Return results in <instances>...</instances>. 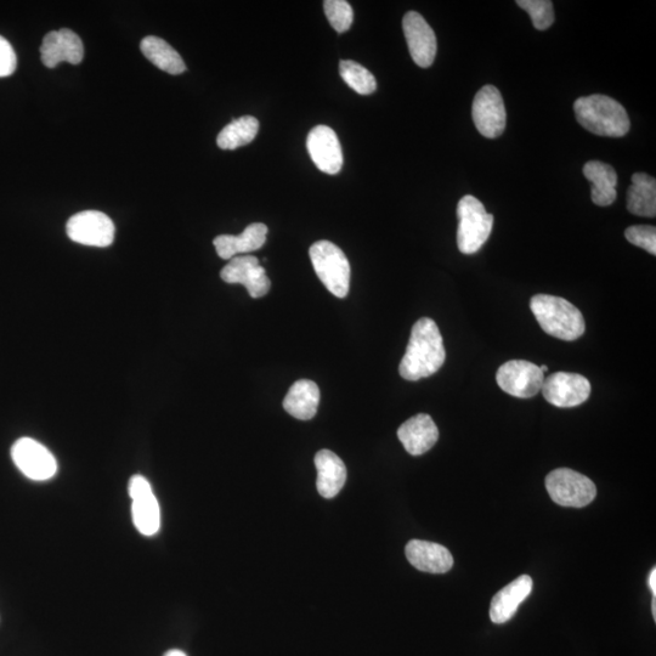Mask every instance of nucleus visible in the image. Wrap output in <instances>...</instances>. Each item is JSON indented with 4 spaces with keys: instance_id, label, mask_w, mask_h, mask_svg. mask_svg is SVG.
Listing matches in <instances>:
<instances>
[{
    "instance_id": "nucleus-1",
    "label": "nucleus",
    "mask_w": 656,
    "mask_h": 656,
    "mask_svg": "<svg viewBox=\"0 0 656 656\" xmlns=\"http://www.w3.org/2000/svg\"><path fill=\"white\" fill-rule=\"evenodd\" d=\"M446 352L443 337L435 321L422 318L412 327L406 353L399 366L400 376L415 382L434 375L444 365Z\"/></svg>"
},
{
    "instance_id": "nucleus-2",
    "label": "nucleus",
    "mask_w": 656,
    "mask_h": 656,
    "mask_svg": "<svg viewBox=\"0 0 656 656\" xmlns=\"http://www.w3.org/2000/svg\"><path fill=\"white\" fill-rule=\"evenodd\" d=\"M576 120L582 127L601 137L621 138L630 130L625 107L607 95L582 96L575 101Z\"/></svg>"
},
{
    "instance_id": "nucleus-3",
    "label": "nucleus",
    "mask_w": 656,
    "mask_h": 656,
    "mask_svg": "<svg viewBox=\"0 0 656 656\" xmlns=\"http://www.w3.org/2000/svg\"><path fill=\"white\" fill-rule=\"evenodd\" d=\"M530 308L547 335L571 342L585 333L584 315L567 299L537 294L531 298Z\"/></svg>"
},
{
    "instance_id": "nucleus-4",
    "label": "nucleus",
    "mask_w": 656,
    "mask_h": 656,
    "mask_svg": "<svg viewBox=\"0 0 656 656\" xmlns=\"http://www.w3.org/2000/svg\"><path fill=\"white\" fill-rule=\"evenodd\" d=\"M457 246L463 254L477 253L489 240L494 217L486 212L482 202L474 196L462 197L457 206Z\"/></svg>"
},
{
    "instance_id": "nucleus-5",
    "label": "nucleus",
    "mask_w": 656,
    "mask_h": 656,
    "mask_svg": "<svg viewBox=\"0 0 656 656\" xmlns=\"http://www.w3.org/2000/svg\"><path fill=\"white\" fill-rule=\"evenodd\" d=\"M310 259L316 275L333 296L346 298L350 287V264L344 252L330 241L315 242Z\"/></svg>"
},
{
    "instance_id": "nucleus-6",
    "label": "nucleus",
    "mask_w": 656,
    "mask_h": 656,
    "mask_svg": "<svg viewBox=\"0 0 656 656\" xmlns=\"http://www.w3.org/2000/svg\"><path fill=\"white\" fill-rule=\"evenodd\" d=\"M552 501L563 507L582 508L596 499L597 489L590 478L569 468H559L546 478Z\"/></svg>"
},
{
    "instance_id": "nucleus-7",
    "label": "nucleus",
    "mask_w": 656,
    "mask_h": 656,
    "mask_svg": "<svg viewBox=\"0 0 656 656\" xmlns=\"http://www.w3.org/2000/svg\"><path fill=\"white\" fill-rule=\"evenodd\" d=\"M545 373L527 360H511L497 371L496 381L503 392L520 399H529L541 392Z\"/></svg>"
},
{
    "instance_id": "nucleus-8",
    "label": "nucleus",
    "mask_w": 656,
    "mask_h": 656,
    "mask_svg": "<svg viewBox=\"0 0 656 656\" xmlns=\"http://www.w3.org/2000/svg\"><path fill=\"white\" fill-rule=\"evenodd\" d=\"M128 491L132 500L135 528L141 535H156L161 528V508L149 480L143 475H134L130 479Z\"/></svg>"
},
{
    "instance_id": "nucleus-9",
    "label": "nucleus",
    "mask_w": 656,
    "mask_h": 656,
    "mask_svg": "<svg viewBox=\"0 0 656 656\" xmlns=\"http://www.w3.org/2000/svg\"><path fill=\"white\" fill-rule=\"evenodd\" d=\"M15 466L28 479L45 482L58 472V462L44 445L31 438H21L11 448Z\"/></svg>"
},
{
    "instance_id": "nucleus-10",
    "label": "nucleus",
    "mask_w": 656,
    "mask_h": 656,
    "mask_svg": "<svg viewBox=\"0 0 656 656\" xmlns=\"http://www.w3.org/2000/svg\"><path fill=\"white\" fill-rule=\"evenodd\" d=\"M475 128L483 137L496 139L505 132L507 113L500 90L485 86L475 95L472 107Z\"/></svg>"
},
{
    "instance_id": "nucleus-11",
    "label": "nucleus",
    "mask_w": 656,
    "mask_h": 656,
    "mask_svg": "<svg viewBox=\"0 0 656 656\" xmlns=\"http://www.w3.org/2000/svg\"><path fill=\"white\" fill-rule=\"evenodd\" d=\"M66 231L73 242L84 246L109 247L115 240V224L98 211L75 214L67 222Z\"/></svg>"
},
{
    "instance_id": "nucleus-12",
    "label": "nucleus",
    "mask_w": 656,
    "mask_h": 656,
    "mask_svg": "<svg viewBox=\"0 0 656 656\" xmlns=\"http://www.w3.org/2000/svg\"><path fill=\"white\" fill-rule=\"evenodd\" d=\"M548 403L557 407H575L590 398L591 384L578 373L557 372L545 378L541 388Z\"/></svg>"
},
{
    "instance_id": "nucleus-13",
    "label": "nucleus",
    "mask_w": 656,
    "mask_h": 656,
    "mask_svg": "<svg viewBox=\"0 0 656 656\" xmlns=\"http://www.w3.org/2000/svg\"><path fill=\"white\" fill-rule=\"evenodd\" d=\"M403 30L412 60L422 69L433 65L437 55V37L421 14L410 11L404 16Z\"/></svg>"
},
{
    "instance_id": "nucleus-14",
    "label": "nucleus",
    "mask_w": 656,
    "mask_h": 656,
    "mask_svg": "<svg viewBox=\"0 0 656 656\" xmlns=\"http://www.w3.org/2000/svg\"><path fill=\"white\" fill-rule=\"evenodd\" d=\"M223 281L228 284H241L247 288L252 298H262L271 287L267 271L253 256L235 257L226 264L222 273Z\"/></svg>"
},
{
    "instance_id": "nucleus-15",
    "label": "nucleus",
    "mask_w": 656,
    "mask_h": 656,
    "mask_svg": "<svg viewBox=\"0 0 656 656\" xmlns=\"http://www.w3.org/2000/svg\"><path fill=\"white\" fill-rule=\"evenodd\" d=\"M311 160L319 171L335 175L343 167V152L335 130L327 126L311 129L307 140Z\"/></svg>"
},
{
    "instance_id": "nucleus-16",
    "label": "nucleus",
    "mask_w": 656,
    "mask_h": 656,
    "mask_svg": "<svg viewBox=\"0 0 656 656\" xmlns=\"http://www.w3.org/2000/svg\"><path fill=\"white\" fill-rule=\"evenodd\" d=\"M41 58L49 69H54L62 61L70 62L72 65L81 64L84 59L82 39L67 28L49 32L43 39Z\"/></svg>"
},
{
    "instance_id": "nucleus-17",
    "label": "nucleus",
    "mask_w": 656,
    "mask_h": 656,
    "mask_svg": "<svg viewBox=\"0 0 656 656\" xmlns=\"http://www.w3.org/2000/svg\"><path fill=\"white\" fill-rule=\"evenodd\" d=\"M398 438L410 455L421 456L437 444L439 429L431 416L420 414L401 424Z\"/></svg>"
},
{
    "instance_id": "nucleus-18",
    "label": "nucleus",
    "mask_w": 656,
    "mask_h": 656,
    "mask_svg": "<svg viewBox=\"0 0 656 656\" xmlns=\"http://www.w3.org/2000/svg\"><path fill=\"white\" fill-rule=\"evenodd\" d=\"M411 565L429 574H445L454 567V558L448 548L434 542L411 540L405 548Z\"/></svg>"
},
{
    "instance_id": "nucleus-19",
    "label": "nucleus",
    "mask_w": 656,
    "mask_h": 656,
    "mask_svg": "<svg viewBox=\"0 0 656 656\" xmlns=\"http://www.w3.org/2000/svg\"><path fill=\"white\" fill-rule=\"evenodd\" d=\"M533 591V579L528 575L519 576L492 598L490 619L494 624H505L517 613L518 607Z\"/></svg>"
},
{
    "instance_id": "nucleus-20",
    "label": "nucleus",
    "mask_w": 656,
    "mask_h": 656,
    "mask_svg": "<svg viewBox=\"0 0 656 656\" xmlns=\"http://www.w3.org/2000/svg\"><path fill=\"white\" fill-rule=\"evenodd\" d=\"M268 226L262 223L248 225L241 235H220L214 239L218 256L233 259L237 254L251 253L259 250L267 241Z\"/></svg>"
},
{
    "instance_id": "nucleus-21",
    "label": "nucleus",
    "mask_w": 656,
    "mask_h": 656,
    "mask_svg": "<svg viewBox=\"0 0 656 656\" xmlns=\"http://www.w3.org/2000/svg\"><path fill=\"white\" fill-rule=\"evenodd\" d=\"M318 469L316 488L325 499H333L343 489L347 480V468L341 457L330 450H321L315 456Z\"/></svg>"
},
{
    "instance_id": "nucleus-22",
    "label": "nucleus",
    "mask_w": 656,
    "mask_h": 656,
    "mask_svg": "<svg viewBox=\"0 0 656 656\" xmlns=\"http://www.w3.org/2000/svg\"><path fill=\"white\" fill-rule=\"evenodd\" d=\"M584 174L592 184L591 197L597 206L608 207L616 200L618 175L607 163L590 161L585 164Z\"/></svg>"
},
{
    "instance_id": "nucleus-23",
    "label": "nucleus",
    "mask_w": 656,
    "mask_h": 656,
    "mask_svg": "<svg viewBox=\"0 0 656 656\" xmlns=\"http://www.w3.org/2000/svg\"><path fill=\"white\" fill-rule=\"evenodd\" d=\"M320 389L309 380H299L288 390L284 400L286 412L298 420H311L318 412Z\"/></svg>"
},
{
    "instance_id": "nucleus-24",
    "label": "nucleus",
    "mask_w": 656,
    "mask_h": 656,
    "mask_svg": "<svg viewBox=\"0 0 656 656\" xmlns=\"http://www.w3.org/2000/svg\"><path fill=\"white\" fill-rule=\"evenodd\" d=\"M627 209L638 217L656 216V182L646 173L632 175V185L627 190Z\"/></svg>"
},
{
    "instance_id": "nucleus-25",
    "label": "nucleus",
    "mask_w": 656,
    "mask_h": 656,
    "mask_svg": "<svg viewBox=\"0 0 656 656\" xmlns=\"http://www.w3.org/2000/svg\"><path fill=\"white\" fill-rule=\"evenodd\" d=\"M145 58L158 69L169 75H182L186 71L185 62L171 44L155 36L145 37L140 44Z\"/></svg>"
},
{
    "instance_id": "nucleus-26",
    "label": "nucleus",
    "mask_w": 656,
    "mask_h": 656,
    "mask_svg": "<svg viewBox=\"0 0 656 656\" xmlns=\"http://www.w3.org/2000/svg\"><path fill=\"white\" fill-rule=\"evenodd\" d=\"M259 132L256 117L243 116L231 122L219 133L217 144L222 150H236L251 144Z\"/></svg>"
},
{
    "instance_id": "nucleus-27",
    "label": "nucleus",
    "mask_w": 656,
    "mask_h": 656,
    "mask_svg": "<svg viewBox=\"0 0 656 656\" xmlns=\"http://www.w3.org/2000/svg\"><path fill=\"white\" fill-rule=\"evenodd\" d=\"M339 73L343 81L360 95H370L377 89L375 76L358 62L342 60L339 64Z\"/></svg>"
},
{
    "instance_id": "nucleus-28",
    "label": "nucleus",
    "mask_w": 656,
    "mask_h": 656,
    "mask_svg": "<svg viewBox=\"0 0 656 656\" xmlns=\"http://www.w3.org/2000/svg\"><path fill=\"white\" fill-rule=\"evenodd\" d=\"M517 5L527 11L536 30L545 31L552 26L554 13L550 0H518Z\"/></svg>"
},
{
    "instance_id": "nucleus-29",
    "label": "nucleus",
    "mask_w": 656,
    "mask_h": 656,
    "mask_svg": "<svg viewBox=\"0 0 656 656\" xmlns=\"http://www.w3.org/2000/svg\"><path fill=\"white\" fill-rule=\"evenodd\" d=\"M325 15L338 33H344L353 25L354 13L352 7L344 0H326Z\"/></svg>"
},
{
    "instance_id": "nucleus-30",
    "label": "nucleus",
    "mask_w": 656,
    "mask_h": 656,
    "mask_svg": "<svg viewBox=\"0 0 656 656\" xmlns=\"http://www.w3.org/2000/svg\"><path fill=\"white\" fill-rule=\"evenodd\" d=\"M626 240L642 250L655 256L656 254V229L650 225L630 226L625 231Z\"/></svg>"
},
{
    "instance_id": "nucleus-31",
    "label": "nucleus",
    "mask_w": 656,
    "mask_h": 656,
    "mask_svg": "<svg viewBox=\"0 0 656 656\" xmlns=\"http://www.w3.org/2000/svg\"><path fill=\"white\" fill-rule=\"evenodd\" d=\"M18 66V59L11 44L0 36V78L13 75Z\"/></svg>"
},
{
    "instance_id": "nucleus-32",
    "label": "nucleus",
    "mask_w": 656,
    "mask_h": 656,
    "mask_svg": "<svg viewBox=\"0 0 656 656\" xmlns=\"http://www.w3.org/2000/svg\"><path fill=\"white\" fill-rule=\"evenodd\" d=\"M649 587L650 590H652L653 596L655 598L656 597V569L655 568H653V570L650 571Z\"/></svg>"
},
{
    "instance_id": "nucleus-33",
    "label": "nucleus",
    "mask_w": 656,
    "mask_h": 656,
    "mask_svg": "<svg viewBox=\"0 0 656 656\" xmlns=\"http://www.w3.org/2000/svg\"><path fill=\"white\" fill-rule=\"evenodd\" d=\"M164 656H186V654L182 652V650L173 649V650H169V652L164 654Z\"/></svg>"
},
{
    "instance_id": "nucleus-34",
    "label": "nucleus",
    "mask_w": 656,
    "mask_h": 656,
    "mask_svg": "<svg viewBox=\"0 0 656 656\" xmlns=\"http://www.w3.org/2000/svg\"><path fill=\"white\" fill-rule=\"evenodd\" d=\"M652 610H653L654 619L656 620V599L655 598L653 599Z\"/></svg>"
},
{
    "instance_id": "nucleus-35",
    "label": "nucleus",
    "mask_w": 656,
    "mask_h": 656,
    "mask_svg": "<svg viewBox=\"0 0 656 656\" xmlns=\"http://www.w3.org/2000/svg\"><path fill=\"white\" fill-rule=\"evenodd\" d=\"M540 369H541V371L544 372V373L548 371V367L545 366V365H544V366H540Z\"/></svg>"
}]
</instances>
